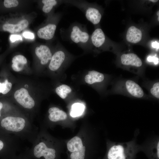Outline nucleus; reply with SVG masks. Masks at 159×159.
<instances>
[{
	"mask_svg": "<svg viewBox=\"0 0 159 159\" xmlns=\"http://www.w3.org/2000/svg\"><path fill=\"white\" fill-rule=\"evenodd\" d=\"M28 123L22 117L8 116L3 119L1 125L6 130L15 134H19L25 131Z\"/></svg>",
	"mask_w": 159,
	"mask_h": 159,
	"instance_id": "obj_4",
	"label": "nucleus"
},
{
	"mask_svg": "<svg viewBox=\"0 0 159 159\" xmlns=\"http://www.w3.org/2000/svg\"><path fill=\"white\" fill-rule=\"evenodd\" d=\"M149 1H150L152 2L155 3L156 2H157L158 1V0H149Z\"/></svg>",
	"mask_w": 159,
	"mask_h": 159,
	"instance_id": "obj_32",
	"label": "nucleus"
},
{
	"mask_svg": "<svg viewBox=\"0 0 159 159\" xmlns=\"http://www.w3.org/2000/svg\"><path fill=\"white\" fill-rule=\"evenodd\" d=\"M34 146V154L36 158L43 156L45 159H54L55 158V150L48 148L44 142L36 141Z\"/></svg>",
	"mask_w": 159,
	"mask_h": 159,
	"instance_id": "obj_6",
	"label": "nucleus"
},
{
	"mask_svg": "<svg viewBox=\"0 0 159 159\" xmlns=\"http://www.w3.org/2000/svg\"><path fill=\"white\" fill-rule=\"evenodd\" d=\"M64 3L71 4L79 9L84 14L87 19L94 25L100 22L102 15L99 10L87 1L83 0H63Z\"/></svg>",
	"mask_w": 159,
	"mask_h": 159,
	"instance_id": "obj_2",
	"label": "nucleus"
},
{
	"mask_svg": "<svg viewBox=\"0 0 159 159\" xmlns=\"http://www.w3.org/2000/svg\"><path fill=\"white\" fill-rule=\"evenodd\" d=\"M23 35L24 37L26 39H33L34 38V36L32 33L28 32L25 31L23 33Z\"/></svg>",
	"mask_w": 159,
	"mask_h": 159,
	"instance_id": "obj_26",
	"label": "nucleus"
},
{
	"mask_svg": "<svg viewBox=\"0 0 159 159\" xmlns=\"http://www.w3.org/2000/svg\"><path fill=\"white\" fill-rule=\"evenodd\" d=\"M4 4L5 7L9 8L16 6L18 5L19 2L16 0H5Z\"/></svg>",
	"mask_w": 159,
	"mask_h": 159,
	"instance_id": "obj_25",
	"label": "nucleus"
},
{
	"mask_svg": "<svg viewBox=\"0 0 159 159\" xmlns=\"http://www.w3.org/2000/svg\"><path fill=\"white\" fill-rule=\"evenodd\" d=\"M125 85L127 91L132 96L141 98L143 96V90L138 84L134 81L128 80L126 82Z\"/></svg>",
	"mask_w": 159,
	"mask_h": 159,
	"instance_id": "obj_13",
	"label": "nucleus"
},
{
	"mask_svg": "<svg viewBox=\"0 0 159 159\" xmlns=\"http://www.w3.org/2000/svg\"><path fill=\"white\" fill-rule=\"evenodd\" d=\"M85 148L83 146L80 150L72 152L70 155L71 159H84Z\"/></svg>",
	"mask_w": 159,
	"mask_h": 159,
	"instance_id": "obj_23",
	"label": "nucleus"
},
{
	"mask_svg": "<svg viewBox=\"0 0 159 159\" xmlns=\"http://www.w3.org/2000/svg\"><path fill=\"white\" fill-rule=\"evenodd\" d=\"M159 16H158V21H159Z\"/></svg>",
	"mask_w": 159,
	"mask_h": 159,
	"instance_id": "obj_34",
	"label": "nucleus"
},
{
	"mask_svg": "<svg viewBox=\"0 0 159 159\" xmlns=\"http://www.w3.org/2000/svg\"><path fill=\"white\" fill-rule=\"evenodd\" d=\"M10 40L11 42H14L16 40H22L21 36L18 35H11L10 37Z\"/></svg>",
	"mask_w": 159,
	"mask_h": 159,
	"instance_id": "obj_27",
	"label": "nucleus"
},
{
	"mask_svg": "<svg viewBox=\"0 0 159 159\" xmlns=\"http://www.w3.org/2000/svg\"><path fill=\"white\" fill-rule=\"evenodd\" d=\"M4 146V144L3 142L0 140V151L3 148Z\"/></svg>",
	"mask_w": 159,
	"mask_h": 159,
	"instance_id": "obj_30",
	"label": "nucleus"
},
{
	"mask_svg": "<svg viewBox=\"0 0 159 159\" xmlns=\"http://www.w3.org/2000/svg\"><path fill=\"white\" fill-rule=\"evenodd\" d=\"M66 53L63 50L60 49L56 51L52 55L49 67L50 70L54 71L57 70L65 61Z\"/></svg>",
	"mask_w": 159,
	"mask_h": 159,
	"instance_id": "obj_7",
	"label": "nucleus"
},
{
	"mask_svg": "<svg viewBox=\"0 0 159 159\" xmlns=\"http://www.w3.org/2000/svg\"><path fill=\"white\" fill-rule=\"evenodd\" d=\"M14 96L17 102L25 108L31 109L35 105L34 100L29 95L28 90L24 88L16 90Z\"/></svg>",
	"mask_w": 159,
	"mask_h": 159,
	"instance_id": "obj_5",
	"label": "nucleus"
},
{
	"mask_svg": "<svg viewBox=\"0 0 159 159\" xmlns=\"http://www.w3.org/2000/svg\"><path fill=\"white\" fill-rule=\"evenodd\" d=\"M85 107L82 104L77 103L74 104L72 107L70 114L72 117L81 115L83 112Z\"/></svg>",
	"mask_w": 159,
	"mask_h": 159,
	"instance_id": "obj_19",
	"label": "nucleus"
},
{
	"mask_svg": "<svg viewBox=\"0 0 159 159\" xmlns=\"http://www.w3.org/2000/svg\"><path fill=\"white\" fill-rule=\"evenodd\" d=\"M61 1H57L55 0H43L42 2L43 4L42 7V11L45 13L50 12L53 7L56 6Z\"/></svg>",
	"mask_w": 159,
	"mask_h": 159,
	"instance_id": "obj_20",
	"label": "nucleus"
},
{
	"mask_svg": "<svg viewBox=\"0 0 159 159\" xmlns=\"http://www.w3.org/2000/svg\"><path fill=\"white\" fill-rule=\"evenodd\" d=\"M57 94L62 99L66 97L67 94L72 91L71 88L68 86L63 84L57 87L55 90Z\"/></svg>",
	"mask_w": 159,
	"mask_h": 159,
	"instance_id": "obj_21",
	"label": "nucleus"
},
{
	"mask_svg": "<svg viewBox=\"0 0 159 159\" xmlns=\"http://www.w3.org/2000/svg\"><path fill=\"white\" fill-rule=\"evenodd\" d=\"M103 74L95 70L89 71L85 77V82L89 84L95 82H100L104 79Z\"/></svg>",
	"mask_w": 159,
	"mask_h": 159,
	"instance_id": "obj_16",
	"label": "nucleus"
},
{
	"mask_svg": "<svg viewBox=\"0 0 159 159\" xmlns=\"http://www.w3.org/2000/svg\"><path fill=\"white\" fill-rule=\"evenodd\" d=\"M12 63V69L15 71L18 72L21 71L23 69L24 65L27 63V61L24 56L18 55L13 57Z\"/></svg>",
	"mask_w": 159,
	"mask_h": 159,
	"instance_id": "obj_17",
	"label": "nucleus"
},
{
	"mask_svg": "<svg viewBox=\"0 0 159 159\" xmlns=\"http://www.w3.org/2000/svg\"><path fill=\"white\" fill-rule=\"evenodd\" d=\"M151 93L155 97L159 98V82H157L153 85L150 89Z\"/></svg>",
	"mask_w": 159,
	"mask_h": 159,
	"instance_id": "obj_24",
	"label": "nucleus"
},
{
	"mask_svg": "<svg viewBox=\"0 0 159 159\" xmlns=\"http://www.w3.org/2000/svg\"><path fill=\"white\" fill-rule=\"evenodd\" d=\"M159 11H157V16H159Z\"/></svg>",
	"mask_w": 159,
	"mask_h": 159,
	"instance_id": "obj_33",
	"label": "nucleus"
},
{
	"mask_svg": "<svg viewBox=\"0 0 159 159\" xmlns=\"http://www.w3.org/2000/svg\"><path fill=\"white\" fill-rule=\"evenodd\" d=\"M57 28L56 23H48L45 26L39 29L37 34L40 38L49 40L53 38Z\"/></svg>",
	"mask_w": 159,
	"mask_h": 159,
	"instance_id": "obj_9",
	"label": "nucleus"
},
{
	"mask_svg": "<svg viewBox=\"0 0 159 159\" xmlns=\"http://www.w3.org/2000/svg\"><path fill=\"white\" fill-rule=\"evenodd\" d=\"M35 52L36 55L40 60V63L42 65L47 64L50 60L52 54L49 48L47 46L41 45L36 47Z\"/></svg>",
	"mask_w": 159,
	"mask_h": 159,
	"instance_id": "obj_8",
	"label": "nucleus"
},
{
	"mask_svg": "<svg viewBox=\"0 0 159 159\" xmlns=\"http://www.w3.org/2000/svg\"><path fill=\"white\" fill-rule=\"evenodd\" d=\"M83 146L81 139L78 136L73 137L67 144L68 150L72 152L80 150Z\"/></svg>",
	"mask_w": 159,
	"mask_h": 159,
	"instance_id": "obj_18",
	"label": "nucleus"
},
{
	"mask_svg": "<svg viewBox=\"0 0 159 159\" xmlns=\"http://www.w3.org/2000/svg\"><path fill=\"white\" fill-rule=\"evenodd\" d=\"M135 152V148L131 143L113 145L107 153L108 159H131Z\"/></svg>",
	"mask_w": 159,
	"mask_h": 159,
	"instance_id": "obj_3",
	"label": "nucleus"
},
{
	"mask_svg": "<svg viewBox=\"0 0 159 159\" xmlns=\"http://www.w3.org/2000/svg\"><path fill=\"white\" fill-rule=\"evenodd\" d=\"M147 59L149 62H153L155 64H157L159 62L158 59L154 56H149L148 57Z\"/></svg>",
	"mask_w": 159,
	"mask_h": 159,
	"instance_id": "obj_28",
	"label": "nucleus"
},
{
	"mask_svg": "<svg viewBox=\"0 0 159 159\" xmlns=\"http://www.w3.org/2000/svg\"><path fill=\"white\" fill-rule=\"evenodd\" d=\"M12 86L11 83L9 82L7 79L4 82H0V93L4 95L6 94L11 90Z\"/></svg>",
	"mask_w": 159,
	"mask_h": 159,
	"instance_id": "obj_22",
	"label": "nucleus"
},
{
	"mask_svg": "<svg viewBox=\"0 0 159 159\" xmlns=\"http://www.w3.org/2000/svg\"><path fill=\"white\" fill-rule=\"evenodd\" d=\"M29 22L26 19L21 21L16 24H5L3 26V30L11 33L20 32L26 28L28 26Z\"/></svg>",
	"mask_w": 159,
	"mask_h": 159,
	"instance_id": "obj_14",
	"label": "nucleus"
},
{
	"mask_svg": "<svg viewBox=\"0 0 159 159\" xmlns=\"http://www.w3.org/2000/svg\"><path fill=\"white\" fill-rule=\"evenodd\" d=\"M65 32L66 39L72 43L82 48H87L90 46V37L84 25L77 22L74 23Z\"/></svg>",
	"mask_w": 159,
	"mask_h": 159,
	"instance_id": "obj_1",
	"label": "nucleus"
},
{
	"mask_svg": "<svg viewBox=\"0 0 159 159\" xmlns=\"http://www.w3.org/2000/svg\"><path fill=\"white\" fill-rule=\"evenodd\" d=\"M120 58L122 63L125 65L140 67L142 64L141 59L134 53L123 54Z\"/></svg>",
	"mask_w": 159,
	"mask_h": 159,
	"instance_id": "obj_10",
	"label": "nucleus"
},
{
	"mask_svg": "<svg viewBox=\"0 0 159 159\" xmlns=\"http://www.w3.org/2000/svg\"><path fill=\"white\" fill-rule=\"evenodd\" d=\"M3 104L1 102H0V111L3 108ZM1 115L0 113V117L1 116Z\"/></svg>",
	"mask_w": 159,
	"mask_h": 159,
	"instance_id": "obj_31",
	"label": "nucleus"
},
{
	"mask_svg": "<svg viewBox=\"0 0 159 159\" xmlns=\"http://www.w3.org/2000/svg\"><path fill=\"white\" fill-rule=\"evenodd\" d=\"M48 112L49 114L48 116L49 119L52 122L63 120H65L67 117L65 112L56 107L50 108Z\"/></svg>",
	"mask_w": 159,
	"mask_h": 159,
	"instance_id": "obj_15",
	"label": "nucleus"
},
{
	"mask_svg": "<svg viewBox=\"0 0 159 159\" xmlns=\"http://www.w3.org/2000/svg\"><path fill=\"white\" fill-rule=\"evenodd\" d=\"M142 33L141 31L134 26L130 27L128 29L126 35L127 41L130 43H136L141 39Z\"/></svg>",
	"mask_w": 159,
	"mask_h": 159,
	"instance_id": "obj_12",
	"label": "nucleus"
},
{
	"mask_svg": "<svg viewBox=\"0 0 159 159\" xmlns=\"http://www.w3.org/2000/svg\"><path fill=\"white\" fill-rule=\"evenodd\" d=\"M92 44L97 48L102 46L105 43L106 37L102 30L100 28L96 29L90 37Z\"/></svg>",
	"mask_w": 159,
	"mask_h": 159,
	"instance_id": "obj_11",
	"label": "nucleus"
},
{
	"mask_svg": "<svg viewBox=\"0 0 159 159\" xmlns=\"http://www.w3.org/2000/svg\"><path fill=\"white\" fill-rule=\"evenodd\" d=\"M152 46L154 48H159V44L156 41L153 42L152 44Z\"/></svg>",
	"mask_w": 159,
	"mask_h": 159,
	"instance_id": "obj_29",
	"label": "nucleus"
}]
</instances>
